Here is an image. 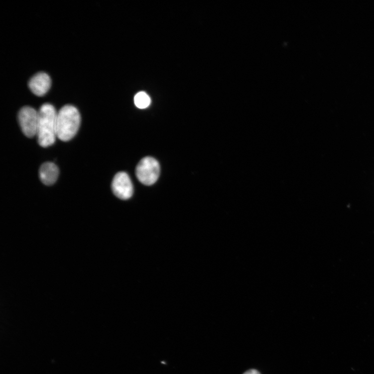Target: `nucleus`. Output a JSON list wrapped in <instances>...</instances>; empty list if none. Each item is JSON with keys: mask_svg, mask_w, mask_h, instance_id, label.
Returning <instances> with one entry per match:
<instances>
[{"mask_svg": "<svg viewBox=\"0 0 374 374\" xmlns=\"http://www.w3.org/2000/svg\"><path fill=\"white\" fill-rule=\"evenodd\" d=\"M38 113V141L41 147L46 148L52 145L57 137V113L54 107L49 103L42 105Z\"/></svg>", "mask_w": 374, "mask_h": 374, "instance_id": "1", "label": "nucleus"}, {"mask_svg": "<svg viewBox=\"0 0 374 374\" xmlns=\"http://www.w3.org/2000/svg\"><path fill=\"white\" fill-rule=\"evenodd\" d=\"M81 124V116L78 109L66 105L60 109L56 119V135L60 140L68 141L77 134Z\"/></svg>", "mask_w": 374, "mask_h": 374, "instance_id": "2", "label": "nucleus"}, {"mask_svg": "<svg viewBox=\"0 0 374 374\" xmlns=\"http://www.w3.org/2000/svg\"><path fill=\"white\" fill-rule=\"evenodd\" d=\"M160 174V166L157 160L149 157L140 160L136 168V175L139 182L146 186L154 184Z\"/></svg>", "mask_w": 374, "mask_h": 374, "instance_id": "3", "label": "nucleus"}, {"mask_svg": "<svg viewBox=\"0 0 374 374\" xmlns=\"http://www.w3.org/2000/svg\"><path fill=\"white\" fill-rule=\"evenodd\" d=\"M18 122L24 135L28 138L37 135L39 113L30 106L22 107L18 113Z\"/></svg>", "mask_w": 374, "mask_h": 374, "instance_id": "4", "label": "nucleus"}, {"mask_svg": "<svg viewBox=\"0 0 374 374\" xmlns=\"http://www.w3.org/2000/svg\"><path fill=\"white\" fill-rule=\"evenodd\" d=\"M112 190L118 198L127 200L133 194V186L129 176L125 172L117 174L113 181Z\"/></svg>", "mask_w": 374, "mask_h": 374, "instance_id": "5", "label": "nucleus"}, {"mask_svg": "<svg viewBox=\"0 0 374 374\" xmlns=\"http://www.w3.org/2000/svg\"><path fill=\"white\" fill-rule=\"evenodd\" d=\"M30 90L35 95L42 96L50 89L51 80L49 75L44 72H40L34 75L28 83Z\"/></svg>", "mask_w": 374, "mask_h": 374, "instance_id": "6", "label": "nucleus"}, {"mask_svg": "<svg viewBox=\"0 0 374 374\" xmlns=\"http://www.w3.org/2000/svg\"><path fill=\"white\" fill-rule=\"evenodd\" d=\"M39 176L44 185H52L56 182L59 176L58 167L52 162L44 163L40 168Z\"/></svg>", "mask_w": 374, "mask_h": 374, "instance_id": "7", "label": "nucleus"}, {"mask_svg": "<svg viewBox=\"0 0 374 374\" xmlns=\"http://www.w3.org/2000/svg\"><path fill=\"white\" fill-rule=\"evenodd\" d=\"M134 102L136 106L139 109L147 108L150 104L149 96L145 92H140L135 96Z\"/></svg>", "mask_w": 374, "mask_h": 374, "instance_id": "8", "label": "nucleus"}, {"mask_svg": "<svg viewBox=\"0 0 374 374\" xmlns=\"http://www.w3.org/2000/svg\"><path fill=\"white\" fill-rule=\"evenodd\" d=\"M244 374H260V373L256 370H250L245 373Z\"/></svg>", "mask_w": 374, "mask_h": 374, "instance_id": "9", "label": "nucleus"}]
</instances>
